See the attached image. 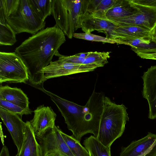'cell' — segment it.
<instances>
[{
	"label": "cell",
	"instance_id": "6da1fadb",
	"mask_svg": "<svg viewBox=\"0 0 156 156\" xmlns=\"http://www.w3.org/2000/svg\"><path fill=\"white\" fill-rule=\"evenodd\" d=\"M65 35L56 25L43 29L23 41L15 50L27 66L29 80L35 86L45 81L41 70L48 65L61 45Z\"/></svg>",
	"mask_w": 156,
	"mask_h": 156
},
{
	"label": "cell",
	"instance_id": "7a4b0ae2",
	"mask_svg": "<svg viewBox=\"0 0 156 156\" xmlns=\"http://www.w3.org/2000/svg\"><path fill=\"white\" fill-rule=\"evenodd\" d=\"M37 88L49 96L56 105L73 137L80 142L88 133L97 137L105 97L103 93L96 92L94 89L86 104L81 106L46 90L43 87Z\"/></svg>",
	"mask_w": 156,
	"mask_h": 156
},
{
	"label": "cell",
	"instance_id": "3957f363",
	"mask_svg": "<svg viewBox=\"0 0 156 156\" xmlns=\"http://www.w3.org/2000/svg\"><path fill=\"white\" fill-rule=\"evenodd\" d=\"M127 108L123 104L118 105L106 96L104 98L99 132L97 137L104 146L111 147L122 136L129 118Z\"/></svg>",
	"mask_w": 156,
	"mask_h": 156
},
{
	"label": "cell",
	"instance_id": "277c9868",
	"mask_svg": "<svg viewBox=\"0 0 156 156\" xmlns=\"http://www.w3.org/2000/svg\"><path fill=\"white\" fill-rule=\"evenodd\" d=\"M88 0H52L51 15L56 24L69 39L81 28Z\"/></svg>",
	"mask_w": 156,
	"mask_h": 156
},
{
	"label": "cell",
	"instance_id": "5b68a950",
	"mask_svg": "<svg viewBox=\"0 0 156 156\" xmlns=\"http://www.w3.org/2000/svg\"><path fill=\"white\" fill-rule=\"evenodd\" d=\"M6 12L8 23L16 34L26 32L34 35L45 26V21L34 12L28 0H16Z\"/></svg>",
	"mask_w": 156,
	"mask_h": 156
},
{
	"label": "cell",
	"instance_id": "8992f818",
	"mask_svg": "<svg viewBox=\"0 0 156 156\" xmlns=\"http://www.w3.org/2000/svg\"><path fill=\"white\" fill-rule=\"evenodd\" d=\"M29 80L27 68L15 51L0 52V83H26Z\"/></svg>",
	"mask_w": 156,
	"mask_h": 156
},
{
	"label": "cell",
	"instance_id": "52a82bcc",
	"mask_svg": "<svg viewBox=\"0 0 156 156\" xmlns=\"http://www.w3.org/2000/svg\"><path fill=\"white\" fill-rule=\"evenodd\" d=\"M60 130L55 125L43 135L36 137L41 156H74L63 138Z\"/></svg>",
	"mask_w": 156,
	"mask_h": 156
},
{
	"label": "cell",
	"instance_id": "ba28073f",
	"mask_svg": "<svg viewBox=\"0 0 156 156\" xmlns=\"http://www.w3.org/2000/svg\"><path fill=\"white\" fill-rule=\"evenodd\" d=\"M131 1L137 9L136 13L110 21L117 26H137L151 31L156 25V7L139 4Z\"/></svg>",
	"mask_w": 156,
	"mask_h": 156
},
{
	"label": "cell",
	"instance_id": "9c48e42d",
	"mask_svg": "<svg viewBox=\"0 0 156 156\" xmlns=\"http://www.w3.org/2000/svg\"><path fill=\"white\" fill-rule=\"evenodd\" d=\"M97 68L91 65L79 64L58 59L51 61L41 70L45 81L48 79L75 73L94 71Z\"/></svg>",
	"mask_w": 156,
	"mask_h": 156
},
{
	"label": "cell",
	"instance_id": "30bf717a",
	"mask_svg": "<svg viewBox=\"0 0 156 156\" xmlns=\"http://www.w3.org/2000/svg\"><path fill=\"white\" fill-rule=\"evenodd\" d=\"M0 117L11 135L17 149L20 150L23 142L26 123L16 114L0 107Z\"/></svg>",
	"mask_w": 156,
	"mask_h": 156
},
{
	"label": "cell",
	"instance_id": "8fae6325",
	"mask_svg": "<svg viewBox=\"0 0 156 156\" xmlns=\"http://www.w3.org/2000/svg\"><path fill=\"white\" fill-rule=\"evenodd\" d=\"M34 113V117L30 122L36 137L43 135L54 127L56 114L51 107L41 105Z\"/></svg>",
	"mask_w": 156,
	"mask_h": 156
},
{
	"label": "cell",
	"instance_id": "7c38bea8",
	"mask_svg": "<svg viewBox=\"0 0 156 156\" xmlns=\"http://www.w3.org/2000/svg\"><path fill=\"white\" fill-rule=\"evenodd\" d=\"M142 78L143 81L142 95L147 100L149 106L148 118L154 119H156V66L149 68Z\"/></svg>",
	"mask_w": 156,
	"mask_h": 156
},
{
	"label": "cell",
	"instance_id": "4fadbf2b",
	"mask_svg": "<svg viewBox=\"0 0 156 156\" xmlns=\"http://www.w3.org/2000/svg\"><path fill=\"white\" fill-rule=\"evenodd\" d=\"M26 123L22 145L16 156H41L40 144L30 122Z\"/></svg>",
	"mask_w": 156,
	"mask_h": 156
},
{
	"label": "cell",
	"instance_id": "5bb4252c",
	"mask_svg": "<svg viewBox=\"0 0 156 156\" xmlns=\"http://www.w3.org/2000/svg\"><path fill=\"white\" fill-rule=\"evenodd\" d=\"M144 37L151 40V31L137 26H116L110 34L109 38L134 39Z\"/></svg>",
	"mask_w": 156,
	"mask_h": 156
},
{
	"label": "cell",
	"instance_id": "9a60e30c",
	"mask_svg": "<svg viewBox=\"0 0 156 156\" xmlns=\"http://www.w3.org/2000/svg\"><path fill=\"white\" fill-rule=\"evenodd\" d=\"M156 144V134L148 133L145 137L122 147L119 156H138Z\"/></svg>",
	"mask_w": 156,
	"mask_h": 156
},
{
	"label": "cell",
	"instance_id": "2e32d148",
	"mask_svg": "<svg viewBox=\"0 0 156 156\" xmlns=\"http://www.w3.org/2000/svg\"><path fill=\"white\" fill-rule=\"evenodd\" d=\"M115 26L107 20L87 15L82 21L81 28L84 33H91L95 30L103 33L106 35V37L109 38Z\"/></svg>",
	"mask_w": 156,
	"mask_h": 156
},
{
	"label": "cell",
	"instance_id": "e0dca14e",
	"mask_svg": "<svg viewBox=\"0 0 156 156\" xmlns=\"http://www.w3.org/2000/svg\"><path fill=\"white\" fill-rule=\"evenodd\" d=\"M137 9L131 0H117L105 13L104 19L109 21L132 15Z\"/></svg>",
	"mask_w": 156,
	"mask_h": 156
},
{
	"label": "cell",
	"instance_id": "ac0fdd59",
	"mask_svg": "<svg viewBox=\"0 0 156 156\" xmlns=\"http://www.w3.org/2000/svg\"><path fill=\"white\" fill-rule=\"evenodd\" d=\"M0 99L12 103L23 109L30 110L29 102L27 95L20 88L8 85L0 87Z\"/></svg>",
	"mask_w": 156,
	"mask_h": 156
},
{
	"label": "cell",
	"instance_id": "d6986e66",
	"mask_svg": "<svg viewBox=\"0 0 156 156\" xmlns=\"http://www.w3.org/2000/svg\"><path fill=\"white\" fill-rule=\"evenodd\" d=\"M117 0H88L86 16L104 19L105 13L114 5Z\"/></svg>",
	"mask_w": 156,
	"mask_h": 156
},
{
	"label": "cell",
	"instance_id": "ffe728a7",
	"mask_svg": "<svg viewBox=\"0 0 156 156\" xmlns=\"http://www.w3.org/2000/svg\"><path fill=\"white\" fill-rule=\"evenodd\" d=\"M83 144L90 156H111V147L104 146L93 135L86 138Z\"/></svg>",
	"mask_w": 156,
	"mask_h": 156
},
{
	"label": "cell",
	"instance_id": "44dd1931",
	"mask_svg": "<svg viewBox=\"0 0 156 156\" xmlns=\"http://www.w3.org/2000/svg\"><path fill=\"white\" fill-rule=\"evenodd\" d=\"M31 9L44 21L51 14L52 0H28Z\"/></svg>",
	"mask_w": 156,
	"mask_h": 156
},
{
	"label": "cell",
	"instance_id": "7402d4cb",
	"mask_svg": "<svg viewBox=\"0 0 156 156\" xmlns=\"http://www.w3.org/2000/svg\"><path fill=\"white\" fill-rule=\"evenodd\" d=\"M16 34L7 23V19H0V45L12 46L17 41Z\"/></svg>",
	"mask_w": 156,
	"mask_h": 156
},
{
	"label": "cell",
	"instance_id": "603a6c76",
	"mask_svg": "<svg viewBox=\"0 0 156 156\" xmlns=\"http://www.w3.org/2000/svg\"><path fill=\"white\" fill-rule=\"evenodd\" d=\"M111 52H89L87 56L83 60L81 64L91 65L97 68L104 66L108 63Z\"/></svg>",
	"mask_w": 156,
	"mask_h": 156
},
{
	"label": "cell",
	"instance_id": "cb8c5ba5",
	"mask_svg": "<svg viewBox=\"0 0 156 156\" xmlns=\"http://www.w3.org/2000/svg\"><path fill=\"white\" fill-rule=\"evenodd\" d=\"M61 134L66 143L74 156H90L89 153L80 142L72 135H69L60 130Z\"/></svg>",
	"mask_w": 156,
	"mask_h": 156
},
{
	"label": "cell",
	"instance_id": "d4e9b609",
	"mask_svg": "<svg viewBox=\"0 0 156 156\" xmlns=\"http://www.w3.org/2000/svg\"><path fill=\"white\" fill-rule=\"evenodd\" d=\"M73 37L76 38L93 41L119 44V42L116 40L95 35L91 33H74Z\"/></svg>",
	"mask_w": 156,
	"mask_h": 156
},
{
	"label": "cell",
	"instance_id": "484cf974",
	"mask_svg": "<svg viewBox=\"0 0 156 156\" xmlns=\"http://www.w3.org/2000/svg\"><path fill=\"white\" fill-rule=\"evenodd\" d=\"M0 107L21 116L24 115L31 114L32 112L30 109H23L17 105L2 99H0Z\"/></svg>",
	"mask_w": 156,
	"mask_h": 156
},
{
	"label": "cell",
	"instance_id": "4316f807",
	"mask_svg": "<svg viewBox=\"0 0 156 156\" xmlns=\"http://www.w3.org/2000/svg\"><path fill=\"white\" fill-rule=\"evenodd\" d=\"M131 49L142 58L156 60V47L144 48L136 47L131 48Z\"/></svg>",
	"mask_w": 156,
	"mask_h": 156
},
{
	"label": "cell",
	"instance_id": "83f0119b",
	"mask_svg": "<svg viewBox=\"0 0 156 156\" xmlns=\"http://www.w3.org/2000/svg\"><path fill=\"white\" fill-rule=\"evenodd\" d=\"M89 52L80 53L71 56H66L60 54L57 51L55 55L58 57V59L64 62L74 63L81 64L83 60L87 56Z\"/></svg>",
	"mask_w": 156,
	"mask_h": 156
},
{
	"label": "cell",
	"instance_id": "f1b7e54d",
	"mask_svg": "<svg viewBox=\"0 0 156 156\" xmlns=\"http://www.w3.org/2000/svg\"><path fill=\"white\" fill-rule=\"evenodd\" d=\"M115 40L119 42V44L128 45L131 48L138 47L139 45L149 44L151 42V39L144 37L134 39H119Z\"/></svg>",
	"mask_w": 156,
	"mask_h": 156
},
{
	"label": "cell",
	"instance_id": "f546056e",
	"mask_svg": "<svg viewBox=\"0 0 156 156\" xmlns=\"http://www.w3.org/2000/svg\"><path fill=\"white\" fill-rule=\"evenodd\" d=\"M135 3L143 5L156 7V0H132Z\"/></svg>",
	"mask_w": 156,
	"mask_h": 156
},
{
	"label": "cell",
	"instance_id": "4dcf8cb0",
	"mask_svg": "<svg viewBox=\"0 0 156 156\" xmlns=\"http://www.w3.org/2000/svg\"><path fill=\"white\" fill-rule=\"evenodd\" d=\"M138 156H156V144Z\"/></svg>",
	"mask_w": 156,
	"mask_h": 156
},
{
	"label": "cell",
	"instance_id": "1f68e13d",
	"mask_svg": "<svg viewBox=\"0 0 156 156\" xmlns=\"http://www.w3.org/2000/svg\"><path fill=\"white\" fill-rule=\"evenodd\" d=\"M151 41L156 44V25L151 31Z\"/></svg>",
	"mask_w": 156,
	"mask_h": 156
}]
</instances>
